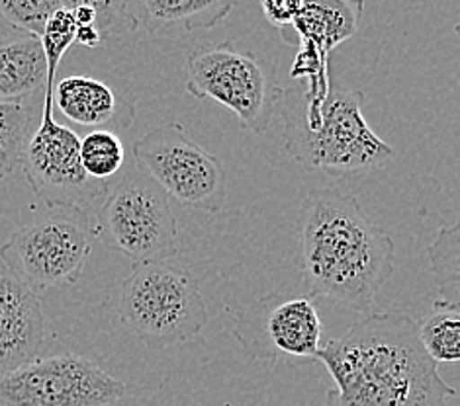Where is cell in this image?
<instances>
[{
	"mask_svg": "<svg viewBox=\"0 0 460 406\" xmlns=\"http://www.w3.org/2000/svg\"><path fill=\"white\" fill-rule=\"evenodd\" d=\"M317 359L335 381L325 406H448L456 397L408 315L368 313L323 344Z\"/></svg>",
	"mask_w": 460,
	"mask_h": 406,
	"instance_id": "obj_1",
	"label": "cell"
},
{
	"mask_svg": "<svg viewBox=\"0 0 460 406\" xmlns=\"http://www.w3.org/2000/svg\"><path fill=\"white\" fill-rule=\"evenodd\" d=\"M302 280L310 299L325 298L363 315L396 272V246L360 207L357 195L314 188L298 215Z\"/></svg>",
	"mask_w": 460,
	"mask_h": 406,
	"instance_id": "obj_2",
	"label": "cell"
},
{
	"mask_svg": "<svg viewBox=\"0 0 460 406\" xmlns=\"http://www.w3.org/2000/svg\"><path fill=\"white\" fill-rule=\"evenodd\" d=\"M363 106V92L335 84L315 109L304 106L300 89L284 91L279 112L290 159L330 172L370 170L390 160L394 149L372 131Z\"/></svg>",
	"mask_w": 460,
	"mask_h": 406,
	"instance_id": "obj_3",
	"label": "cell"
},
{
	"mask_svg": "<svg viewBox=\"0 0 460 406\" xmlns=\"http://www.w3.org/2000/svg\"><path fill=\"white\" fill-rule=\"evenodd\" d=\"M118 311L122 323L151 350L189 342L210 321L199 283L167 262L131 270L122 285Z\"/></svg>",
	"mask_w": 460,
	"mask_h": 406,
	"instance_id": "obj_4",
	"label": "cell"
},
{
	"mask_svg": "<svg viewBox=\"0 0 460 406\" xmlns=\"http://www.w3.org/2000/svg\"><path fill=\"white\" fill-rule=\"evenodd\" d=\"M93 235L129 262H167L179 250V225L169 197L136 164L116 178L96 207Z\"/></svg>",
	"mask_w": 460,
	"mask_h": 406,
	"instance_id": "obj_5",
	"label": "cell"
},
{
	"mask_svg": "<svg viewBox=\"0 0 460 406\" xmlns=\"http://www.w3.org/2000/svg\"><path fill=\"white\" fill-rule=\"evenodd\" d=\"M93 221L75 207H49V213L14 230L0 246L4 270L31 291L81 280L91 256Z\"/></svg>",
	"mask_w": 460,
	"mask_h": 406,
	"instance_id": "obj_6",
	"label": "cell"
},
{
	"mask_svg": "<svg viewBox=\"0 0 460 406\" xmlns=\"http://www.w3.org/2000/svg\"><path fill=\"white\" fill-rule=\"evenodd\" d=\"M186 91L199 100H212L234 112L243 129L262 134L279 112L284 89L253 53L232 43L204 46L186 59Z\"/></svg>",
	"mask_w": 460,
	"mask_h": 406,
	"instance_id": "obj_7",
	"label": "cell"
},
{
	"mask_svg": "<svg viewBox=\"0 0 460 406\" xmlns=\"http://www.w3.org/2000/svg\"><path fill=\"white\" fill-rule=\"evenodd\" d=\"M136 167L182 207L206 213L224 210L227 174L220 157L184 134L179 122L147 131L134 143Z\"/></svg>",
	"mask_w": 460,
	"mask_h": 406,
	"instance_id": "obj_8",
	"label": "cell"
},
{
	"mask_svg": "<svg viewBox=\"0 0 460 406\" xmlns=\"http://www.w3.org/2000/svg\"><path fill=\"white\" fill-rule=\"evenodd\" d=\"M26 180L49 207H75L89 213L102 203L112 182L93 180L81 164V137L53 117V89H43L38 127L22 160Z\"/></svg>",
	"mask_w": 460,
	"mask_h": 406,
	"instance_id": "obj_9",
	"label": "cell"
},
{
	"mask_svg": "<svg viewBox=\"0 0 460 406\" xmlns=\"http://www.w3.org/2000/svg\"><path fill=\"white\" fill-rule=\"evenodd\" d=\"M126 385L75 354L31 359L0 376V406H111Z\"/></svg>",
	"mask_w": 460,
	"mask_h": 406,
	"instance_id": "obj_10",
	"label": "cell"
},
{
	"mask_svg": "<svg viewBox=\"0 0 460 406\" xmlns=\"http://www.w3.org/2000/svg\"><path fill=\"white\" fill-rule=\"evenodd\" d=\"M234 334L262 361H315L322 348V318L310 298L267 295L237 315Z\"/></svg>",
	"mask_w": 460,
	"mask_h": 406,
	"instance_id": "obj_11",
	"label": "cell"
},
{
	"mask_svg": "<svg viewBox=\"0 0 460 406\" xmlns=\"http://www.w3.org/2000/svg\"><path fill=\"white\" fill-rule=\"evenodd\" d=\"M46 338V316L36 291L0 270V376L36 359Z\"/></svg>",
	"mask_w": 460,
	"mask_h": 406,
	"instance_id": "obj_12",
	"label": "cell"
},
{
	"mask_svg": "<svg viewBox=\"0 0 460 406\" xmlns=\"http://www.w3.org/2000/svg\"><path fill=\"white\" fill-rule=\"evenodd\" d=\"M363 13L365 0H304L284 41L300 43V49L330 65L333 49L357 34Z\"/></svg>",
	"mask_w": 460,
	"mask_h": 406,
	"instance_id": "obj_13",
	"label": "cell"
},
{
	"mask_svg": "<svg viewBox=\"0 0 460 406\" xmlns=\"http://www.w3.org/2000/svg\"><path fill=\"white\" fill-rule=\"evenodd\" d=\"M48 63L40 36L0 20V102L43 92Z\"/></svg>",
	"mask_w": 460,
	"mask_h": 406,
	"instance_id": "obj_14",
	"label": "cell"
},
{
	"mask_svg": "<svg viewBox=\"0 0 460 406\" xmlns=\"http://www.w3.org/2000/svg\"><path fill=\"white\" fill-rule=\"evenodd\" d=\"M53 104H58L59 112L69 122L98 129L119 122L122 112H134V108H124L119 104L111 86L93 79V76H65V79L56 82V86H53Z\"/></svg>",
	"mask_w": 460,
	"mask_h": 406,
	"instance_id": "obj_15",
	"label": "cell"
},
{
	"mask_svg": "<svg viewBox=\"0 0 460 406\" xmlns=\"http://www.w3.org/2000/svg\"><path fill=\"white\" fill-rule=\"evenodd\" d=\"M237 0H141L151 30H210L226 20Z\"/></svg>",
	"mask_w": 460,
	"mask_h": 406,
	"instance_id": "obj_16",
	"label": "cell"
},
{
	"mask_svg": "<svg viewBox=\"0 0 460 406\" xmlns=\"http://www.w3.org/2000/svg\"><path fill=\"white\" fill-rule=\"evenodd\" d=\"M28 100L0 102V180L22 168L28 141L38 127V112Z\"/></svg>",
	"mask_w": 460,
	"mask_h": 406,
	"instance_id": "obj_17",
	"label": "cell"
},
{
	"mask_svg": "<svg viewBox=\"0 0 460 406\" xmlns=\"http://www.w3.org/2000/svg\"><path fill=\"white\" fill-rule=\"evenodd\" d=\"M418 336L435 364H455L460 358V307L435 301L431 313L418 321Z\"/></svg>",
	"mask_w": 460,
	"mask_h": 406,
	"instance_id": "obj_18",
	"label": "cell"
},
{
	"mask_svg": "<svg viewBox=\"0 0 460 406\" xmlns=\"http://www.w3.org/2000/svg\"><path fill=\"white\" fill-rule=\"evenodd\" d=\"M429 262L439 301L460 307V223L437 230L429 246Z\"/></svg>",
	"mask_w": 460,
	"mask_h": 406,
	"instance_id": "obj_19",
	"label": "cell"
},
{
	"mask_svg": "<svg viewBox=\"0 0 460 406\" xmlns=\"http://www.w3.org/2000/svg\"><path fill=\"white\" fill-rule=\"evenodd\" d=\"M126 162V147L114 131L94 129L81 137V164L98 182H114Z\"/></svg>",
	"mask_w": 460,
	"mask_h": 406,
	"instance_id": "obj_20",
	"label": "cell"
},
{
	"mask_svg": "<svg viewBox=\"0 0 460 406\" xmlns=\"http://www.w3.org/2000/svg\"><path fill=\"white\" fill-rule=\"evenodd\" d=\"M75 36H76L75 18L69 10H65V8H59L58 13H53L49 16V20L46 22V26H43V31L40 34V41H41L43 55H46V63H48L46 89H53V86H56L61 59L75 43Z\"/></svg>",
	"mask_w": 460,
	"mask_h": 406,
	"instance_id": "obj_21",
	"label": "cell"
},
{
	"mask_svg": "<svg viewBox=\"0 0 460 406\" xmlns=\"http://www.w3.org/2000/svg\"><path fill=\"white\" fill-rule=\"evenodd\" d=\"M61 8L75 10L81 6H89L96 14V31L101 39L112 36H124L129 31H136L139 22L134 14H129V0H59Z\"/></svg>",
	"mask_w": 460,
	"mask_h": 406,
	"instance_id": "obj_22",
	"label": "cell"
},
{
	"mask_svg": "<svg viewBox=\"0 0 460 406\" xmlns=\"http://www.w3.org/2000/svg\"><path fill=\"white\" fill-rule=\"evenodd\" d=\"M59 8V0H0V20L40 36L49 16Z\"/></svg>",
	"mask_w": 460,
	"mask_h": 406,
	"instance_id": "obj_23",
	"label": "cell"
},
{
	"mask_svg": "<svg viewBox=\"0 0 460 406\" xmlns=\"http://www.w3.org/2000/svg\"><path fill=\"white\" fill-rule=\"evenodd\" d=\"M304 0H261L262 14L269 20V24L279 28L280 31L290 28Z\"/></svg>",
	"mask_w": 460,
	"mask_h": 406,
	"instance_id": "obj_24",
	"label": "cell"
},
{
	"mask_svg": "<svg viewBox=\"0 0 460 406\" xmlns=\"http://www.w3.org/2000/svg\"><path fill=\"white\" fill-rule=\"evenodd\" d=\"M75 41H79L81 46L89 48V49H94V48H98L102 43L101 34H98L94 28H76Z\"/></svg>",
	"mask_w": 460,
	"mask_h": 406,
	"instance_id": "obj_25",
	"label": "cell"
}]
</instances>
